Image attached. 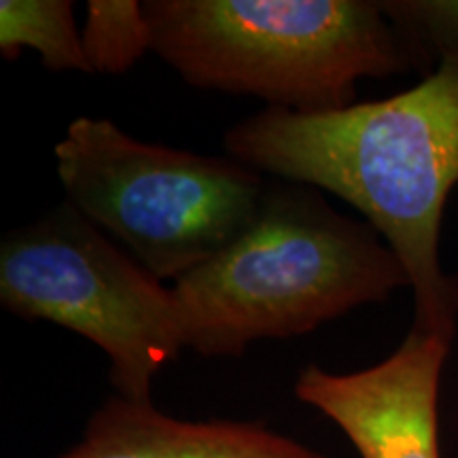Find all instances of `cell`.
I'll return each mask as SVG.
<instances>
[{
	"mask_svg": "<svg viewBox=\"0 0 458 458\" xmlns=\"http://www.w3.org/2000/svg\"><path fill=\"white\" fill-rule=\"evenodd\" d=\"M236 162L331 191L368 216L414 291V329L452 340L458 283L439 232L458 185V51L416 88L327 113L270 108L227 130Z\"/></svg>",
	"mask_w": 458,
	"mask_h": 458,
	"instance_id": "1",
	"label": "cell"
},
{
	"mask_svg": "<svg viewBox=\"0 0 458 458\" xmlns=\"http://www.w3.org/2000/svg\"><path fill=\"white\" fill-rule=\"evenodd\" d=\"M410 284L374 229L308 187H270L227 249L174 280L185 348L236 357L250 342L310 334Z\"/></svg>",
	"mask_w": 458,
	"mask_h": 458,
	"instance_id": "2",
	"label": "cell"
},
{
	"mask_svg": "<svg viewBox=\"0 0 458 458\" xmlns=\"http://www.w3.org/2000/svg\"><path fill=\"white\" fill-rule=\"evenodd\" d=\"M151 51L187 83L255 96L270 108L351 106L360 79L405 71L380 3L365 0H148Z\"/></svg>",
	"mask_w": 458,
	"mask_h": 458,
	"instance_id": "3",
	"label": "cell"
},
{
	"mask_svg": "<svg viewBox=\"0 0 458 458\" xmlns=\"http://www.w3.org/2000/svg\"><path fill=\"white\" fill-rule=\"evenodd\" d=\"M55 159L66 202L159 280L227 249L253 225L270 189L236 159L136 140L106 119H74Z\"/></svg>",
	"mask_w": 458,
	"mask_h": 458,
	"instance_id": "4",
	"label": "cell"
},
{
	"mask_svg": "<svg viewBox=\"0 0 458 458\" xmlns=\"http://www.w3.org/2000/svg\"><path fill=\"white\" fill-rule=\"evenodd\" d=\"M0 301L17 317L88 337L131 401H151L153 377L185 348L172 289L68 202L4 238Z\"/></svg>",
	"mask_w": 458,
	"mask_h": 458,
	"instance_id": "5",
	"label": "cell"
},
{
	"mask_svg": "<svg viewBox=\"0 0 458 458\" xmlns=\"http://www.w3.org/2000/svg\"><path fill=\"white\" fill-rule=\"evenodd\" d=\"M450 344L411 327L391 357L368 369L329 374L310 365L295 394L335 422L360 458H442L437 393Z\"/></svg>",
	"mask_w": 458,
	"mask_h": 458,
	"instance_id": "6",
	"label": "cell"
},
{
	"mask_svg": "<svg viewBox=\"0 0 458 458\" xmlns=\"http://www.w3.org/2000/svg\"><path fill=\"white\" fill-rule=\"evenodd\" d=\"M57 458H329L259 422L182 420L119 394Z\"/></svg>",
	"mask_w": 458,
	"mask_h": 458,
	"instance_id": "7",
	"label": "cell"
},
{
	"mask_svg": "<svg viewBox=\"0 0 458 458\" xmlns=\"http://www.w3.org/2000/svg\"><path fill=\"white\" fill-rule=\"evenodd\" d=\"M34 49L49 71L94 72L85 55L83 34L77 30L68 0H3L0 49L9 62L20 49Z\"/></svg>",
	"mask_w": 458,
	"mask_h": 458,
	"instance_id": "8",
	"label": "cell"
},
{
	"mask_svg": "<svg viewBox=\"0 0 458 458\" xmlns=\"http://www.w3.org/2000/svg\"><path fill=\"white\" fill-rule=\"evenodd\" d=\"M83 47L91 71L122 74L151 51V26L136 0H89Z\"/></svg>",
	"mask_w": 458,
	"mask_h": 458,
	"instance_id": "9",
	"label": "cell"
}]
</instances>
